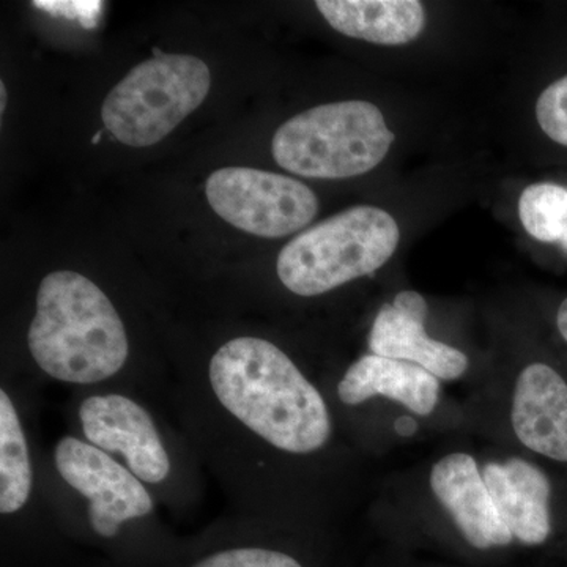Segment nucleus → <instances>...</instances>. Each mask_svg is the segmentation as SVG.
Masks as SVG:
<instances>
[{
    "mask_svg": "<svg viewBox=\"0 0 567 567\" xmlns=\"http://www.w3.org/2000/svg\"><path fill=\"white\" fill-rule=\"evenodd\" d=\"M163 399L126 388L78 391L71 398L73 434L125 466L175 517L193 514L204 496V465Z\"/></svg>",
    "mask_w": 567,
    "mask_h": 567,
    "instance_id": "obj_4",
    "label": "nucleus"
},
{
    "mask_svg": "<svg viewBox=\"0 0 567 567\" xmlns=\"http://www.w3.org/2000/svg\"><path fill=\"white\" fill-rule=\"evenodd\" d=\"M210 85V70L199 58L155 51L107 93L104 126L122 144L151 147L204 103Z\"/></svg>",
    "mask_w": 567,
    "mask_h": 567,
    "instance_id": "obj_7",
    "label": "nucleus"
},
{
    "mask_svg": "<svg viewBox=\"0 0 567 567\" xmlns=\"http://www.w3.org/2000/svg\"><path fill=\"white\" fill-rule=\"evenodd\" d=\"M518 215L533 238L559 244L567 226V189L557 183L529 185L518 200Z\"/></svg>",
    "mask_w": 567,
    "mask_h": 567,
    "instance_id": "obj_16",
    "label": "nucleus"
},
{
    "mask_svg": "<svg viewBox=\"0 0 567 567\" xmlns=\"http://www.w3.org/2000/svg\"><path fill=\"white\" fill-rule=\"evenodd\" d=\"M399 240L401 230L390 213L358 205L298 234L279 252L276 274L290 293L320 297L374 275Z\"/></svg>",
    "mask_w": 567,
    "mask_h": 567,
    "instance_id": "obj_5",
    "label": "nucleus"
},
{
    "mask_svg": "<svg viewBox=\"0 0 567 567\" xmlns=\"http://www.w3.org/2000/svg\"><path fill=\"white\" fill-rule=\"evenodd\" d=\"M153 567H306L290 551L267 543L265 522L230 514Z\"/></svg>",
    "mask_w": 567,
    "mask_h": 567,
    "instance_id": "obj_12",
    "label": "nucleus"
},
{
    "mask_svg": "<svg viewBox=\"0 0 567 567\" xmlns=\"http://www.w3.org/2000/svg\"><path fill=\"white\" fill-rule=\"evenodd\" d=\"M0 99H2V104H0V111H6V100H7V91H6V84H0Z\"/></svg>",
    "mask_w": 567,
    "mask_h": 567,
    "instance_id": "obj_20",
    "label": "nucleus"
},
{
    "mask_svg": "<svg viewBox=\"0 0 567 567\" xmlns=\"http://www.w3.org/2000/svg\"><path fill=\"white\" fill-rule=\"evenodd\" d=\"M205 193L216 215L256 237L300 233L319 212V199L305 183L251 167L215 171Z\"/></svg>",
    "mask_w": 567,
    "mask_h": 567,
    "instance_id": "obj_8",
    "label": "nucleus"
},
{
    "mask_svg": "<svg viewBox=\"0 0 567 567\" xmlns=\"http://www.w3.org/2000/svg\"><path fill=\"white\" fill-rule=\"evenodd\" d=\"M44 488L69 540L106 551L118 563L153 567L178 546L156 496L125 466L69 432L43 450Z\"/></svg>",
    "mask_w": 567,
    "mask_h": 567,
    "instance_id": "obj_2",
    "label": "nucleus"
},
{
    "mask_svg": "<svg viewBox=\"0 0 567 567\" xmlns=\"http://www.w3.org/2000/svg\"><path fill=\"white\" fill-rule=\"evenodd\" d=\"M536 117L551 141L567 147V76L548 85L536 103Z\"/></svg>",
    "mask_w": 567,
    "mask_h": 567,
    "instance_id": "obj_17",
    "label": "nucleus"
},
{
    "mask_svg": "<svg viewBox=\"0 0 567 567\" xmlns=\"http://www.w3.org/2000/svg\"><path fill=\"white\" fill-rule=\"evenodd\" d=\"M25 344L37 374L73 393L126 388L151 394L134 374L132 338L121 311L99 284L78 271H52L41 279Z\"/></svg>",
    "mask_w": 567,
    "mask_h": 567,
    "instance_id": "obj_3",
    "label": "nucleus"
},
{
    "mask_svg": "<svg viewBox=\"0 0 567 567\" xmlns=\"http://www.w3.org/2000/svg\"><path fill=\"white\" fill-rule=\"evenodd\" d=\"M166 404L233 514L267 522L282 468L327 453L334 420L320 388L270 339L235 334L167 383Z\"/></svg>",
    "mask_w": 567,
    "mask_h": 567,
    "instance_id": "obj_1",
    "label": "nucleus"
},
{
    "mask_svg": "<svg viewBox=\"0 0 567 567\" xmlns=\"http://www.w3.org/2000/svg\"><path fill=\"white\" fill-rule=\"evenodd\" d=\"M339 402L358 406L377 395L427 416L439 405L440 382L421 365L369 353L350 364L336 385Z\"/></svg>",
    "mask_w": 567,
    "mask_h": 567,
    "instance_id": "obj_14",
    "label": "nucleus"
},
{
    "mask_svg": "<svg viewBox=\"0 0 567 567\" xmlns=\"http://www.w3.org/2000/svg\"><path fill=\"white\" fill-rule=\"evenodd\" d=\"M427 303L415 290L398 293L382 306L369 334L371 353L421 365L439 380H457L468 369V357L454 347L429 338L424 330Z\"/></svg>",
    "mask_w": 567,
    "mask_h": 567,
    "instance_id": "obj_9",
    "label": "nucleus"
},
{
    "mask_svg": "<svg viewBox=\"0 0 567 567\" xmlns=\"http://www.w3.org/2000/svg\"><path fill=\"white\" fill-rule=\"evenodd\" d=\"M511 421L522 445L567 462V383L550 365L533 363L520 372Z\"/></svg>",
    "mask_w": 567,
    "mask_h": 567,
    "instance_id": "obj_11",
    "label": "nucleus"
},
{
    "mask_svg": "<svg viewBox=\"0 0 567 567\" xmlns=\"http://www.w3.org/2000/svg\"><path fill=\"white\" fill-rule=\"evenodd\" d=\"M431 488L470 546L487 550L513 543L475 457L453 453L440 458L431 470Z\"/></svg>",
    "mask_w": 567,
    "mask_h": 567,
    "instance_id": "obj_10",
    "label": "nucleus"
},
{
    "mask_svg": "<svg viewBox=\"0 0 567 567\" xmlns=\"http://www.w3.org/2000/svg\"><path fill=\"white\" fill-rule=\"evenodd\" d=\"M557 323L559 333H561L563 339L567 342V298L563 301L561 306H559Z\"/></svg>",
    "mask_w": 567,
    "mask_h": 567,
    "instance_id": "obj_19",
    "label": "nucleus"
},
{
    "mask_svg": "<svg viewBox=\"0 0 567 567\" xmlns=\"http://www.w3.org/2000/svg\"><path fill=\"white\" fill-rule=\"evenodd\" d=\"M559 245L563 246V249L567 252V226H566V233L563 235L561 241H559Z\"/></svg>",
    "mask_w": 567,
    "mask_h": 567,
    "instance_id": "obj_21",
    "label": "nucleus"
},
{
    "mask_svg": "<svg viewBox=\"0 0 567 567\" xmlns=\"http://www.w3.org/2000/svg\"><path fill=\"white\" fill-rule=\"evenodd\" d=\"M395 431L401 435L410 436L416 431V423L412 417H401V420H398V423H395Z\"/></svg>",
    "mask_w": 567,
    "mask_h": 567,
    "instance_id": "obj_18",
    "label": "nucleus"
},
{
    "mask_svg": "<svg viewBox=\"0 0 567 567\" xmlns=\"http://www.w3.org/2000/svg\"><path fill=\"white\" fill-rule=\"evenodd\" d=\"M316 7L334 31L369 43L401 47L425 28L417 0H319Z\"/></svg>",
    "mask_w": 567,
    "mask_h": 567,
    "instance_id": "obj_15",
    "label": "nucleus"
},
{
    "mask_svg": "<svg viewBox=\"0 0 567 567\" xmlns=\"http://www.w3.org/2000/svg\"><path fill=\"white\" fill-rule=\"evenodd\" d=\"M394 140L375 104L352 100L311 107L282 123L271 152L284 171L339 181L375 169Z\"/></svg>",
    "mask_w": 567,
    "mask_h": 567,
    "instance_id": "obj_6",
    "label": "nucleus"
},
{
    "mask_svg": "<svg viewBox=\"0 0 567 567\" xmlns=\"http://www.w3.org/2000/svg\"><path fill=\"white\" fill-rule=\"evenodd\" d=\"M484 481L499 517L514 539L540 546L551 533L550 481L543 470L524 458L491 462L484 466Z\"/></svg>",
    "mask_w": 567,
    "mask_h": 567,
    "instance_id": "obj_13",
    "label": "nucleus"
}]
</instances>
